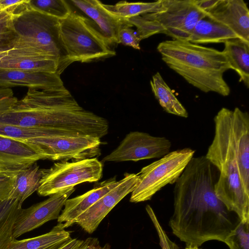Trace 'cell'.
Wrapping results in <instances>:
<instances>
[{"instance_id": "obj_13", "label": "cell", "mask_w": 249, "mask_h": 249, "mask_svg": "<svg viewBox=\"0 0 249 249\" xmlns=\"http://www.w3.org/2000/svg\"><path fill=\"white\" fill-rule=\"evenodd\" d=\"M138 180V174L125 173L119 183L82 213L75 224L87 232L93 233L110 211L132 192Z\"/></svg>"}, {"instance_id": "obj_11", "label": "cell", "mask_w": 249, "mask_h": 249, "mask_svg": "<svg viewBox=\"0 0 249 249\" xmlns=\"http://www.w3.org/2000/svg\"><path fill=\"white\" fill-rule=\"evenodd\" d=\"M171 142L167 138L148 133L132 131L128 133L119 146L105 156L103 162H121L160 158L169 152Z\"/></svg>"}, {"instance_id": "obj_19", "label": "cell", "mask_w": 249, "mask_h": 249, "mask_svg": "<svg viewBox=\"0 0 249 249\" xmlns=\"http://www.w3.org/2000/svg\"><path fill=\"white\" fill-rule=\"evenodd\" d=\"M64 86L57 73L0 70V87L16 86L47 89Z\"/></svg>"}, {"instance_id": "obj_15", "label": "cell", "mask_w": 249, "mask_h": 249, "mask_svg": "<svg viewBox=\"0 0 249 249\" xmlns=\"http://www.w3.org/2000/svg\"><path fill=\"white\" fill-rule=\"evenodd\" d=\"M58 62L55 58L16 42L0 59V70L58 73Z\"/></svg>"}, {"instance_id": "obj_21", "label": "cell", "mask_w": 249, "mask_h": 249, "mask_svg": "<svg viewBox=\"0 0 249 249\" xmlns=\"http://www.w3.org/2000/svg\"><path fill=\"white\" fill-rule=\"evenodd\" d=\"M224 53L231 69L239 76V81L249 87V43L239 38L228 40L224 43Z\"/></svg>"}, {"instance_id": "obj_7", "label": "cell", "mask_w": 249, "mask_h": 249, "mask_svg": "<svg viewBox=\"0 0 249 249\" xmlns=\"http://www.w3.org/2000/svg\"><path fill=\"white\" fill-rule=\"evenodd\" d=\"M59 22L61 37L72 63L96 61L116 55L96 26L86 17L71 10Z\"/></svg>"}, {"instance_id": "obj_30", "label": "cell", "mask_w": 249, "mask_h": 249, "mask_svg": "<svg viewBox=\"0 0 249 249\" xmlns=\"http://www.w3.org/2000/svg\"><path fill=\"white\" fill-rule=\"evenodd\" d=\"M131 27L132 26L125 20L118 33L119 43L140 50V43L141 40L136 31L133 30Z\"/></svg>"}, {"instance_id": "obj_3", "label": "cell", "mask_w": 249, "mask_h": 249, "mask_svg": "<svg viewBox=\"0 0 249 249\" xmlns=\"http://www.w3.org/2000/svg\"><path fill=\"white\" fill-rule=\"evenodd\" d=\"M213 139L206 158L219 171L217 198L241 221L249 222V115L222 107L214 118Z\"/></svg>"}, {"instance_id": "obj_33", "label": "cell", "mask_w": 249, "mask_h": 249, "mask_svg": "<svg viewBox=\"0 0 249 249\" xmlns=\"http://www.w3.org/2000/svg\"><path fill=\"white\" fill-rule=\"evenodd\" d=\"M17 174L0 169V186H13Z\"/></svg>"}, {"instance_id": "obj_23", "label": "cell", "mask_w": 249, "mask_h": 249, "mask_svg": "<svg viewBox=\"0 0 249 249\" xmlns=\"http://www.w3.org/2000/svg\"><path fill=\"white\" fill-rule=\"evenodd\" d=\"M152 91L163 110L170 114L187 118L188 113L177 99L160 72L152 76L150 82Z\"/></svg>"}, {"instance_id": "obj_9", "label": "cell", "mask_w": 249, "mask_h": 249, "mask_svg": "<svg viewBox=\"0 0 249 249\" xmlns=\"http://www.w3.org/2000/svg\"><path fill=\"white\" fill-rule=\"evenodd\" d=\"M103 165L97 158L60 161L41 169L37 194L50 196L84 182H96L103 175Z\"/></svg>"}, {"instance_id": "obj_6", "label": "cell", "mask_w": 249, "mask_h": 249, "mask_svg": "<svg viewBox=\"0 0 249 249\" xmlns=\"http://www.w3.org/2000/svg\"><path fill=\"white\" fill-rule=\"evenodd\" d=\"M12 18L17 43L55 58L59 75L72 63L61 37L59 19L30 7Z\"/></svg>"}, {"instance_id": "obj_24", "label": "cell", "mask_w": 249, "mask_h": 249, "mask_svg": "<svg viewBox=\"0 0 249 249\" xmlns=\"http://www.w3.org/2000/svg\"><path fill=\"white\" fill-rule=\"evenodd\" d=\"M41 175V169L36 164L19 171L8 199L16 200L22 205L26 198L37 190Z\"/></svg>"}, {"instance_id": "obj_16", "label": "cell", "mask_w": 249, "mask_h": 249, "mask_svg": "<svg viewBox=\"0 0 249 249\" xmlns=\"http://www.w3.org/2000/svg\"><path fill=\"white\" fill-rule=\"evenodd\" d=\"M70 2L88 17L110 48L119 44L118 33L125 20L109 13L99 0H71Z\"/></svg>"}, {"instance_id": "obj_5", "label": "cell", "mask_w": 249, "mask_h": 249, "mask_svg": "<svg viewBox=\"0 0 249 249\" xmlns=\"http://www.w3.org/2000/svg\"><path fill=\"white\" fill-rule=\"evenodd\" d=\"M207 17L196 0H161L156 12L143 14L126 20L137 28L141 40L158 34L173 39L189 41L197 22Z\"/></svg>"}, {"instance_id": "obj_12", "label": "cell", "mask_w": 249, "mask_h": 249, "mask_svg": "<svg viewBox=\"0 0 249 249\" xmlns=\"http://www.w3.org/2000/svg\"><path fill=\"white\" fill-rule=\"evenodd\" d=\"M75 190L74 187L70 188L28 208H21L14 225L13 237L16 239L50 220L57 219L66 201Z\"/></svg>"}, {"instance_id": "obj_27", "label": "cell", "mask_w": 249, "mask_h": 249, "mask_svg": "<svg viewBox=\"0 0 249 249\" xmlns=\"http://www.w3.org/2000/svg\"><path fill=\"white\" fill-rule=\"evenodd\" d=\"M29 5L33 10L59 20L67 18L71 11L68 1L64 0H29Z\"/></svg>"}, {"instance_id": "obj_28", "label": "cell", "mask_w": 249, "mask_h": 249, "mask_svg": "<svg viewBox=\"0 0 249 249\" xmlns=\"http://www.w3.org/2000/svg\"><path fill=\"white\" fill-rule=\"evenodd\" d=\"M18 38L12 16L0 7V51H8L12 49Z\"/></svg>"}, {"instance_id": "obj_34", "label": "cell", "mask_w": 249, "mask_h": 249, "mask_svg": "<svg viewBox=\"0 0 249 249\" xmlns=\"http://www.w3.org/2000/svg\"><path fill=\"white\" fill-rule=\"evenodd\" d=\"M76 249H104L95 238H87L84 240L83 243Z\"/></svg>"}, {"instance_id": "obj_18", "label": "cell", "mask_w": 249, "mask_h": 249, "mask_svg": "<svg viewBox=\"0 0 249 249\" xmlns=\"http://www.w3.org/2000/svg\"><path fill=\"white\" fill-rule=\"evenodd\" d=\"M119 182L115 177L97 183L93 189L80 196L68 199L57 218L65 229L74 224L76 220L100 198L115 187Z\"/></svg>"}, {"instance_id": "obj_22", "label": "cell", "mask_w": 249, "mask_h": 249, "mask_svg": "<svg viewBox=\"0 0 249 249\" xmlns=\"http://www.w3.org/2000/svg\"><path fill=\"white\" fill-rule=\"evenodd\" d=\"M71 238L63 223H58L48 232L33 238L18 240L15 239L9 249H58Z\"/></svg>"}, {"instance_id": "obj_8", "label": "cell", "mask_w": 249, "mask_h": 249, "mask_svg": "<svg viewBox=\"0 0 249 249\" xmlns=\"http://www.w3.org/2000/svg\"><path fill=\"white\" fill-rule=\"evenodd\" d=\"M195 153L190 148L178 149L142 168L138 173V182L131 193L130 201L150 200L164 186L175 183Z\"/></svg>"}, {"instance_id": "obj_20", "label": "cell", "mask_w": 249, "mask_h": 249, "mask_svg": "<svg viewBox=\"0 0 249 249\" xmlns=\"http://www.w3.org/2000/svg\"><path fill=\"white\" fill-rule=\"evenodd\" d=\"M234 38H239L227 26L205 17L195 26L189 41L196 44L220 43Z\"/></svg>"}, {"instance_id": "obj_29", "label": "cell", "mask_w": 249, "mask_h": 249, "mask_svg": "<svg viewBox=\"0 0 249 249\" xmlns=\"http://www.w3.org/2000/svg\"><path fill=\"white\" fill-rule=\"evenodd\" d=\"M224 243L230 249H249V222L240 221Z\"/></svg>"}, {"instance_id": "obj_17", "label": "cell", "mask_w": 249, "mask_h": 249, "mask_svg": "<svg viewBox=\"0 0 249 249\" xmlns=\"http://www.w3.org/2000/svg\"><path fill=\"white\" fill-rule=\"evenodd\" d=\"M43 160L25 141L0 136V169L18 173Z\"/></svg>"}, {"instance_id": "obj_31", "label": "cell", "mask_w": 249, "mask_h": 249, "mask_svg": "<svg viewBox=\"0 0 249 249\" xmlns=\"http://www.w3.org/2000/svg\"><path fill=\"white\" fill-rule=\"evenodd\" d=\"M145 209L157 230L160 239V244L162 249H178L177 245L168 237L161 227L152 207L147 205Z\"/></svg>"}, {"instance_id": "obj_32", "label": "cell", "mask_w": 249, "mask_h": 249, "mask_svg": "<svg viewBox=\"0 0 249 249\" xmlns=\"http://www.w3.org/2000/svg\"><path fill=\"white\" fill-rule=\"evenodd\" d=\"M29 0H0V7L13 16L29 8Z\"/></svg>"}, {"instance_id": "obj_2", "label": "cell", "mask_w": 249, "mask_h": 249, "mask_svg": "<svg viewBox=\"0 0 249 249\" xmlns=\"http://www.w3.org/2000/svg\"><path fill=\"white\" fill-rule=\"evenodd\" d=\"M0 123L100 139L109 127L107 119L81 107L64 85L47 89L29 88L19 100L11 89H4L0 92Z\"/></svg>"}, {"instance_id": "obj_4", "label": "cell", "mask_w": 249, "mask_h": 249, "mask_svg": "<svg viewBox=\"0 0 249 249\" xmlns=\"http://www.w3.org/2000/svg\"><path fill=\"white\" fill-rule=\"evenodd\" d=\"M157 49L167 66L190 85L205 93L230 94L223 75L231 68L223 51L173 39L160 42Z\"/></svg>"}, {"instance_id": "obj_36", "label": "cell", "mask_w": 249, "mask_h": 249, "mask_svg": "<svg viewBox=\"0 0 249 249\" xmlns=\"http://www.w3.org/2000/svg\"><path fill=\"white\" fill-rule=\"evenodd\" d=\"M13 187V186H0V201L9 198Z\"/></svg>"}, {"instance_id": "obj_26", "label": "cell", "mask_w": 249, "mask_h": 249, "mask_svg": "<svg viewBox=\"0 0 249 249\" xmlns=\"http://www.w3.org/2000/svg\"><path fill=\"white\" fill-rule=\"evenodd\" d=\"M161 0L150 2H128L122 1L114 5L105 4L102 6L110 14L122 20L143 14L157 12L160 8Z\"/></svg>"}, {"instance_id": "obj_10", "label": "cell", "mask_w": 249, "mask_h": 249, "mask_svg": "<svg viewBox=\"0 0 249 249\" xmlns=\"http://www.w3.org/2000/svg\"><path fill=\"white\" fill-rule=\"evenodd\" d=\"M26 141L43 160H80L101 154V139L91 136H54Z\"/></svg>"}, {"instance_id": "obj_14", "label": "cell", "mask_w": 249, "mask_h": 249, "mask_svg": "<svg viewBox=\"0 0 249 249\" xmlns=\"http://www.w3.org/2000/svg\"><path fill=\"white\" fill-rule=\"evenodd\" d=\"M207 17L229 28L249 43V10L243 0H214L206 11Z\"/></svg>"}, {"instance_id": "obj_37", "label": "cell", "mask_w": 249, "mask_h": 249, "mask_svg": "<svg viewBox=\"0 0 249 249\" xmlns=\"http://www.w3.org/2000/svg\"><path fill=\"white\" fill-rule=\"evenodd\" d=\"M8 51H0V59L4 57L7 53Z\"/></svg>"}, {"instance_id": "obj_25", "label": "cell", "mask_w": 249, "mask_h": 249, "mask_svg": "<svg viewBox=\"0 0 249 249\" xmlns=\"http://www.w3.org/2000/svg\"><path fill=\"white\" fill-rule=\"evenodd\" d=\"M22 205L15 199L0 201V249H9L16 238L13 229Z\"/></svg>"}, {"instance_id": "obj_1", "label": "cell", "mask_w": 249, "mask_h": 249, "mask_svg": "<svg viewBox=\"0 0 249 249\" xmlns=\"http://www.w3.org/2000/svg\"><path fill=\"white\" fill-rule=\"evenodd\" d=\"M219 171L205 156L193 157L175 182L172 232L187 246L210 240L224 242L240 220L217 198Z\"/></svg>"}, {"instance_id": "obj_38", "label": "cell", "mask_w": 249, "mask_h": 249, "mask_svg": "<svg viewBox=\"0 0 249 249\" xmlns=\"http://www.w3.org/2000/svg\"><path fill=\"white\" fill-rule=\"evenodd\" d=\"M185 249H199L198 247H197L187 246V247L185 248Z\"/></svg>"}, {"instance_id": "obj_35", "label": "cell", "mask_w": 249, "mask_h": 249, "mask_svg": "<svg viewBox=\"0 0 249 249\" xmlns=\"http://www.w3.org/2000/svg\"><path fill=\"white\" fill-rule=\"evenodd\" d=\"M83 242V240H79L77 238H72L71 237L58 249H76L79 247Z\"/></svg>"}]
</instances>
